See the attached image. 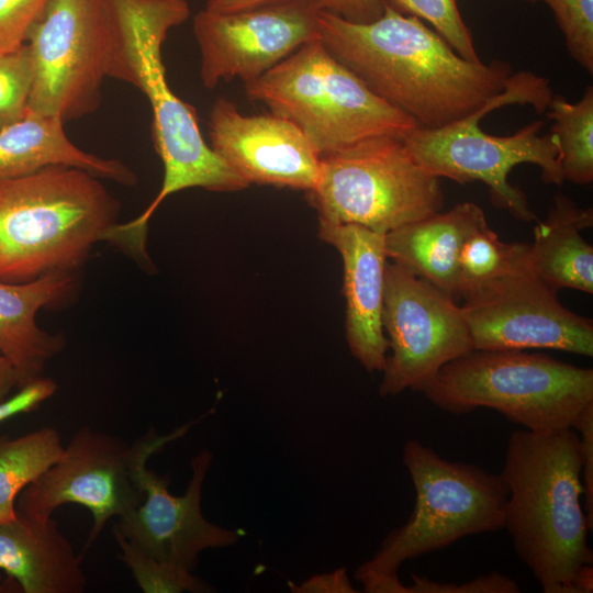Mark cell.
Masks as SVG:
<instances>
[{
    "instance_id": "cell-1",
    "label": "cell",
    "mask_w": 593,
    "mask_h": 593,
    "mask_svg": "<svg viewBox=\"0 0 593 593\" xmlns=\"http://www.w3.org/2000/svg\"><path fill=\"white\" fill-rule=\"evenodd\" d=\"M317 29L338 61L419 127L438 128L477 111L513 74L503 60L462 58L423 21L387 5L367 23L320 11Z\"/></svg>"
},
{
    "instance_id": "cell-2",
    "label": "cell",
    "mask_w": 593,
    "mask_h": 593,
    "mask_svg": "<svg viewBox=\"0 0 593 593\" xmlns=\"http://www.w3.org/2000/svg\"><path fill=\"white\" fill-rule=\"evenodd\" d=\"M582 466L573 427L508 437L500 473L507 489L504 528L545 593H575V571L593 562L581 506Z\"/></svg>"
},
{
    "instance_id": "cell-3",
    "label": "cell",
    "mask_w": 593,
    "mask_h": 593,
    "mask_svg": "<svg viewBox=\"0 0 593 593\" xmlns=\"http://www.w3.org/2000/svg\"><path fill=\"white\" fill-rule=\"evenodd\" d=\"M119 202L100 178L53 166L0 181V280L69 272L116 225Z\"/></svg>"
},
{
    "instance_id": "cell-4",
    "label": "cell",
    "mask_w": 593,
    "mask_h": 593,
    "mask_svg": "<svg viewBox=\"0 0 593 593\" xmlns=\"http://www.w3.org/2000/svg\"><path fill=\"white\" fill-rule=\"evenodd\" d=\"M122 9L137 52V88L152 107L153 139L164 165V178L150 204L136 219L114 225L105 242L147 269L153 268L146 250L148 222L166 198L188 188L233 192L249 184L206 144L195 110L167 82L161 46L168 31L187 20L188 8L176 0H123Z\"/></svg>"
},
{
    "instance_id": "cell-5",
    "label": "cell",
    "mask_w": 593,
    "mask_h": 593,
    "mask_svg": "<svg viewBox=\"0 0 593 593\" xmlns=\"http://www.w3.org/2000/svg\"><path fill=\"white\" fill-rule=\"evenodd\" d=\"M548 79L533 71L513 72L502 92L469 115L438 128L415 127L404 135L414 160L428 174L457 183L481 181L489 188L491 202L524 222L536 220L526 194L508 181L521 164L540 168L545 183L563 182L559 146L553 134L541 135L542 122L533 121L505 136L482 131L480 120L508 104H528L537 113L547 111L553 97Z\"/></svg>"
},
{
    "instance_id": "cell-6",
    "label": "cell",
    "mask_w": 593,
    "mask_h": 593,
    "mask_svg": "<svg viewBox=\"0 0 593 593\" xmlns=\"http://www.w3.org/2000/svg\"><path fill=\"white\" fill-rule=\"evenodd\" d=\"M26 41L34 112L66 123L99 107L107 78L138 87L133 33L115 0H51Z\"/></svg>"
},
{
    "instance_id": "cell-7",
    "label": "cell",
    "mask_w": 593,
    "mask_h": 593,
    "mask_svg": "<svg viewBox=\"0 0 593 593\" xmlns=\"http://www.w3.org/2000/svg\"><path fill=\"white\" fill-rule=\"evenodd\" d=\"M403 463L415 488V505L407 522L390 532L356 571L369 593H405L398 571L406 560L504 528L507 489L500 474L445 460L416 439L404 445Z\"/></svg>"
},
{
    "instance_id": "cell-8",
    "label": "cell",
    "mask_w": 593,
    "mask_h": 593,
    "mask_svg": "<svg viewBox=\"0 0 593 593\" xmlns=\"http://www.w3.org/2000/svg\"><path fill=\"white\" fill-rule=\"evenodd\" d=\"M455 415L489 407L532 432L573 427L593 405V369L524 350L471 349L421 391Z\"/></svg>"
},
{
    "instance_id": "cell-9",
    "label": "cell",
    "mask_w": 593,
    "mask_h": 593,
    "mask_svg": "<svg viewBox=\"0 0 593 593\" xmlns=\"http://www.w3.org/2000/svg\"><path fill=\"white\" fill-rule=\"evenodd\" d=\"M244 87L251 101L296 125L321 157L376 136L404 137L418 126L372 92L318 37Z\"/></svg>"
},
{
    "instance_id": "cell-10",
    "label": "cell",
    "mask_w": 593,
    "mask_h": 593,
    "mask_svg": "<svg viewBox=\"0 0 593 593\" xmlns=\"http://www.w3.org/2000/svg\"><path fill=\"white\" fill-rule=\"evenodd\" d=\"M320 222L355 224L380 234L439 212V178L412 157L403 137L382 135L321 157L316 186L305 192Z\"/></svg>"
},
{
    "instance_id": "cell-11",
    "label": "cell",
    "mask_w": 593,
    "mask_h": 593,
    "mask_svg": "<svg viewBox=\"0 0 593 593\" xmlns=\"http://www.w3.org/2000/svg\"><path fill=\"white\" fill-rule=\"evenodd\" d=\"M201 418L166 435L149 430L133 444L87 426L79 428L61 457L19 494L16 513L46 519L63 504L85 506L93 518L87 550L109 519L121 518L142 503L148 459L186 435Z\"/></svg>"
},
{
    "instance_id": "cell-12",
    "label": "cell",
    "mask_w": 593,
    "mask_h": 593,
    "mask_svg": "<svg viewBox=\"0 0 593 593\" xmlns=\"http://www.w3.org/2000/svg\"><path fill=\"white\" fill-rule=\"evenodd\" d=\"M382 326L391 353L381 396L421 392L441 367L472 349L455 298L394 262L385 266Z\"/></svg>"
},
{
    "instance_id": "cell-13",
    "label": "cell",
    "mask_w": 593,
    "mask_h": 593,
    "mask_svg": "<svg viewBox=\"0 0 593 593\" xmlns=\"http://www.w3.org/2000/svg\"><path fill=\"white\" fill-rule=\"evenodd\" d=\"M472 349H556L593 356V323L558 300L557 291L526 267L463 298Z\"/></svg>"
},
{
    "instance_id": "cell-14",
    "label": "cell",
    "mask_w": 593,
    "mask_h": 593,
    "mask_svg": "<svg viewBox=\"0 0 593 593\" xmlns=\"http://www.w3.org/2000/svg\"><path fill=\"white\" fill-rule=\"evenodd\" d=\"M312 0L236 12L206 9L193 18L200 78L205 88L239 78L250 82L318 37Z\"/></svg>"
},
{
    "instance_id": "cell-15",
    "label": "cell",
    "mask_w": 593,
    "mask_h": 593,
    "mask_svg": "<svg viewBox=\"0 0 593 593\" xmlns=\"http://www.w3.org/2000/svg\"><path fill=\"white\" fill-rule=\"evenodd\" d=\"M212 149L248 184L312 190L318 180L321 156L292 122L276 115L243 114L225 98L209 116Z\"/></svg>"
},
{
    "instance_id": "cell-16",
    "label": "cell",
    "mask_w": 593,
    "mask_h": 593,
    "mask_svg": "<svg viewBox=\"0 0 593 593\" xmlns=\"http://www.w3.org/2000/svg\"><path fill=\"white\" fill-rule=\"evenodd\" d=\"M211 461L209 450L192 459L191 479L179 496L169 492L168 475L146 468L142 503L113 526L148 555L191 571L202 550L233 546L242 534L210 523L201 512V491Z\"/></svg>"
},
{
    "instance_id": "cell-17",
    "label": "cell",
    "mask_w": 593,
    "mask_h": 593,
    "mask_svg": "<svg viewBox=\"0 0 593 593\" xmlns=\"http://www.w3.org/2000/svg\"><path fill=\"white\" fill-rule=\"evenodd\" d=\"M318 236L343 259L346 339L367 371H382L389 350L382 326L387 255L384 234L355 224L320 222Z\"/></svg>"
},
{
    "instance_id": "cell-18",
    "label": "cell",
    "mask_w": 593,
    "mask_h": 593,
    "mask_svg": "<svg viewBox=\"0 0 593 593\" xmlns=\"http://www.w3.org/2000/svg\"><path fill=\"white\" fill-rule=\"evenodd\" d=\"M0 570L23 593H82L87 577L70 541L51 517L16 513L0 523Z\"/></svg>"
},
{
    "instance_id": "cell-19",
    "label": "cell",
    "mask_w": 593,
    "mask_h": 593,
    "mask_svg": "<svg viewBox=\"0 0 593 593\" xmlns=\"http://www.w3.org/2000/svg\"><path fill=\"white\" fill-rule=\"evenodd\" d=\"M74 283L69 272L16 283L0 280V353L15 369L20 388L42 377L64 348V338L42 329L35 317L40 309L63 301Z\"/></svg>"
},
{
    "instance_id": "cell-20",
    "label": "cell",
    "mask_w": 593,
    "mask_h": 593,
    "mask_svg": "<svg viewBox=\"0 0 593 593\" xmlns=\"http://www.w3.org/2000/svg\"><path fill=\"white\" fill-rule=\"evenodd\" d=\"M485 223V214L478 204L462 202L447 212H436L384 234L385 255L455 298L461 247Z\"/></svg>"
},
{
    "instance_id": "cell-21",
    "label": "cell",
    "mask_w": 593,
    "mask_h": 593,
    "mask_svg": "<svg viewBox=\"0 0 593 593\" xmlns=\"http://www.w3.org/2000/svg\"><path fill=\"white\" fill-rule=\"evenodd\" d=\"M60 119L30 109L0 128V181L34 174L47 167L83 169L100 179L132 186L136 175L118 159L87 153L66 135Z\"/></svg>"
},
{
    "instance_id": "cell-22",
    "label": "cell",
    "mask_w": 593,
    "mask_h": 593,
    "mask_svg": "<svg viewBox=\"0 0 593 593\" xmlns=\"http://www.w3.org/2000/svg\"><path fill=\"white\" fill-rule=\"evenodd\" d=\"M593 225L592 208H580L558 193L548 216L534 227L529 267L553 290L593 293V247L582 231Z\"/></svg>"
},
{
    "instance_id": "cell-23",
    "label": "cell",
    "mask_w": 593,
    "mask_h": 593,
    "mask_svg": "<svg viewBox=\"0 0 593 593\" xmlns=\"http://www.w3.org/2000/svg\"><path fill=\"white\" fill-rule=\"evenodd\" d=\"M64 448L53 427L0 436V523L16 517L19 494L61 457Z\"/></svg>"
},
{
    "instance_id": "cell-24",
    "label": "cell",
    "mask_w": 593,
    "mask_h": 593,
    "mask_svg": "<svg viewBox=\"0 0 593 593\" xmlns=\"http://www.w3.org/2000/svg\"><path fill=\"white\" fill-rule=\"evenodd\" d=\"M547 116L557 137L563 181L586 186L593 181V87L586 86L575 102L553 94Z\"/></svg>"
},
{
    "instance_id": "cell-25",
    "label": "cell",
    "mask_w": 593,
    "mask_h": 593,
    "mask_svg": "<svg viewBox=\"0 0 593 593\" xmlns=\"http://www.w3.org/2000/svg\"><path fill=\"white\" fill-rule=\"evenodd\" d=\"M529 267L528 243H505L488 223L465 240L458 259L457 296L517 270Z\"/></svg>"
},
{
    "instance_id": "cell-26",
    "label": "cell",
    "mask_w": 593,
    "mask_h": 593,
    "mask_svg": "<svg viewBox=\"0 0 593 593\" xmlns=\"http://www.w3.org/2000/svg\"><path fill=\"white\" fill-rule=\"evenodd\" d=\"M113 537L120 547V559L131 570L137 585L145 593H204L211 588L192 574L191 570L148 555L126 539L114 526Z\"/></svg>"
},
{
    "instance_id": "cell-27",
    "label": "cell",
    "mask_w": 593,
    "mask_h": 593,
    "mask_svg": "<svg viewBox=\"0 0 593 593\" xmlns=\"http://www.w3.org/2000/svg\"><path fill=\"white\" fill-rule=\"evenodd\" d=\"M394 11L426 21L462 58L482 61L457 0H382Z\"/></svg>"
},
{
    "instance_id": "cell-28",
    "label": "cell",
    "mask_w": 593,
    "mask_h": 593,
    "mask_svg": "<svg viewBox=\"0 0 593 593\" xmlns=\"http://www.w3.org/2000/svg\"><path fill=\"white\" fill-rule=\"evenodd\" d=\"M32 83L33 63L26 43L0 53V128L25 114Z\"/></svg>"
},
{
    "instance_id": "cell-29",
    "label": "cell",
    "mask_w": 593,
    "mask_h": 593,
    "mask_svg": "<svg viewBox=\"0 0 593 593\" xmlns=\"http://www.w3.org/2000/svg\"><path fill=\"white\" fill-rule=\"evenodd\" d=\"M542 1L551 9L563 35L566 47L578 65L593 74V0Z\"/></svg>"
},
{
    "instance_id": "cell-30",
    "label": "cell",
    "mask_w": 593,
    "mask_h": 593,
    "mask_svg": "<svg viewBox=\"0 0 593 593\" xmlns=\"http://www.w3.org/2000/svg\"><path fill=\"white\" fill-rule=\"evenodd\" d=\"M51 0H0V53L25 44Z\"/></svg>"
},
{
    "instance_id": "cell-31",
    "label": "cell",
    "mask_w": 593,
    "mask_h": 593,
    "mask_svg": "<svg viewBox=\"0 0 593 593\" xmlns=\"http://www.w3.org/2000/svg\"><path fill=\"white\" fill-rule=\"evenodd\" d=\"M413 584L405 593H518V584L511 578L492 571L475 579L456 583H443L412 573Z\"/></svg>"
},
{
    "instance_id": "cell-32",
    "label": "cell",
    "mask_w": 593,
    "mask_h": 593,
    "mask_svg": "<svg viewBox=\"0 0 593 593\" xmlns=\"http://www.w3.org/2000/svg\"><path fill=\"white\" fill-rule=\"evenodd\" d=\"M57 383L46 377H40L19 389L0 403V424L20 414L36 410L54 395Z\"/></svg>"
},
{
    "instance_id": "cell-33",
    "label": "cell",
    "mask_w": 593,
    "mask_h": 593,
    "mask_svg": "<svg viewBox=\"0 0 593 593\" xmlns=\"http://www.w3.org/2000/svg\"><path fill=\"white\" fill-rule=\"evenodd\" d=\"M583 454V494L585 496V515L589 528H593V405L589 406L575 422Z\"/></svg>"
},
{
    "instance_id": "cell-34",
    "label": "cell",
    "mask_w": 593,
    "mask_h": 593,
    "mask_svg": "<svg viewBox=\"0 0 593 593\" xmlns=\"http://www.w3.org/2000/svg\"><path fill=\"white\" fill-rule=\"evenodd\" d=\"M316 8L347 21L367 23L377 20L384 11L382 0H312Z\"/></svg>"
},
{
    "instance_id": "cell-35",
    "label": "cell",
    "mask_w": 593,
    "mask_h": 593,
    "mask_svg": "<svg viewBox=\"0 0 593 593\" xmlns=\"http://www.w3.org/2000/svg\"><path fill=\"white\" fill-rule=\"evenodd\" d=\"M293 592H333V593H354L357 592L351 585L346 570L338 569L332 573L317 574L306 580L300 585L289 582Z\"/></svg>"
},
{
    "instance_id": "cell-36",
    "label": "cell",
    "mask_w": 593,
    "mask_h": 593,
    "mask_svg": "<svg viewBox=\"0 0 593 593\" xmlns=\"http://www.w3.org/2000/svg\"><path fill=\"white\" fill-rule=\"evenodd\" d=\"M302 0H208L205 9L213 12H236Z\"/></svg>"
},
{
    "instance_id": "cell-37",
    "label": "cell",
    "mask_w": 593,
    "mask_h": 593,
    "mask_svg": "<svg viewBox=\"0 0 593 593\" xmlns=\"http://www.w3.org/2000/svg\"><path fill=\"white\" fill-rule=\"evenodd\" d=\"M19 379L11 362L0 353V403L19 389Z\"/></svg>"
},
{
    "instance_id": "cell-38",
    "label": "cell",
    "mask_w": 593,
    "mask_h": 593,
    "mask_svg": "<svg viewBox=\"0 0 593 593\" xmlns=\"http://www.w3.org/2000/svg\"><path fill=\"white\" fill-rule=\"evenodd\" d=\"M572 585L575 593L593 592V568L592 564L581 566L574 573Z\"/></svg>"
},
{
    "instance_id": "cell-39",
    "label": "cell",
    "mask_w": 593,
    "mask_h": 593,
    "mask_svg": "<svg viewBox=\"0 0 593 593\" xmlns=\"http://www.w3.org/2000/svg\"><path fill=\"white\" fill-rule=\"evenodd\" d=\"M18 592H21L20 585L12 578L0 573V593Z\"/></svg>"
}]
</instances>
